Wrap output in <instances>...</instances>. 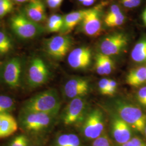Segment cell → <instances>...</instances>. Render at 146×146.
<instances>
[{
	"instance_id": "obj_38",
	"label": "cell",
	"mask_w": 146,
	"mask_h": 146,
	"mask_svg": "<svg viewBox=\"0 0 146 146\" xmlns=\"http://www.w3.org/2000/svg\"><path fill=\"white\" fill-rule=\"evenodd\" d=\"M13 1H14L18 3H24L27 2H29L31 0H13Z\"/></svg>"
},
{
	"instance_id": "obj_36",
	"label": "cell",
	"mask_w": 146,
	"mask_h": 146,
	"mask_svg": "<svg viewBox=\"0 0 146 146\" xmlns=\"http://www.w3.org/2000/svg\"><path fill=\"white\" fill-rule=\"evenodd\" d=\"M95 0H85L82 3V4L84 6H90L93 5Z\"/></svg>"
},
{
	"instance_id": "obj_23",
	"label": "cell",
	"mask_w": 146,
	"mask_h": 146,
	"mask_svg": "<svg viewBox=\"0 0 146 146\" xmlns=\"http://www.w3.org/2000/svg\"><path fill=\"white\" fill-rule=\"evenodd\" d=\"M14 108V100L7 95H0V114H9Z\"/></svg>"
},
{
	"instance_id": "obj_18",
	"label": "cell",
	"mask_w": 146,
	"mask_h": 146,
	"mask_svg": "<svg viewBox=\"0 0 146 146\" xmlns=\"http://www.w3.org/2000/svg\"><path fill=\"white\" fill-rule=\"evenodd\" d=\"M126 83L132 87H139L146 82V67L134 68L126 76Z\"/></svg>"
},
{
	"instance_id": "obj_1",
	"label": "cell",
	"mask_w": 146,
	"mask_h": 146,
	"mask_svg": "<svg viewBox=\"0 0 146 146\" xmlns=\"http://www.w3.org/2000/svg\"><path fill=\"white\" fill-rule=\"evenodd\" d=\"M110 111L119 116L133 131L144 134L146 116L142 110L131 102L122 99H115L109 103Z\"/></svg>"
},
{
	"instance_id": "obj_35",
	"label": "cell",
	"mask_w": 146,
	"mask_h": 146,
	"mask_svg": "<svg viewBox=\"0 0 146 146\" xmlns=\"http://www.w3.org/2000/svg\"><path fill=\"white\" fill-rule=\"evenodd\" d=\"M63 0H46L47 5L51 9H56L59 7Z\"/></svg>"
},
{
	"instance_id": "obj_31",
	"label": "cell",
	"mask_w": 146,
	"mask_h": 146,
	"mask_svg": "<svg viewBox=\"0 0 146 146\" xmlns=\"http://www.w3.org/2000/svg\"><path fill=\"white\" fill-rule=\"evenodd\" d=\"M110 79L104 78L100 80L98 84V87L100 93L104 95H107V91L108 88Z\"/></svg>"
},
{
	"instance_id": "obj_12",
	"label": "cell",
	"mask_w": 146,
	"mask_h": 146,
	"mask_svg": "<svg viewBox=\"0 0 146 146\" xmlns=\"http://www.w3.org/2000/svg\"><path fill=\"white\" fill-rule=\"evenodd\" d=\"M88 80L83 78H75L69 80L63 87L65 96L69 99L82 98L90 90Z\"/></svg>"
},
{
	"instance_id": "obj_10",
	"label": "cell",
	"mask_w": 146,
	"mask_h": 146,
	"mask_svg": "<svg viewBox=\"0 0 146 146\" xmlns=\"http://www.w3.org/2000/svg\"><path fill=\"white\" fill-rule=\"evenodd\" d=\"M110 113L111 133L115 142L119 145L128 142L133 137L132 128L115 113Z\"/></svg>"
},
{
	"instance_id": "obj_41",
	"label": "cell",
	"mask_w": 146,
	"mask_h": 146,
	"mask_svg": "<svg viewBox=\"0 0 146 146\" xmlns=\"http://www.w3.org/2000/svg\"><path fill=\"white\" fill-rule=\"evenodd\" d=\"M78 1L80 2H81V3H82L83 2H84V1H85V0H78Z\"/></svg>"
},
{
	"instance_id": "obj_22",
	"label": "cell",
	"mask_w": 146,
	"mask_h": 146,
	"mask_svg": "<svg viewBox=\"0 0 146 146\" xmlns=\"http://www.w3.org/2000/svg\"><path fill=\"white\" fill-rule=\"evenodd\" d=\"M63 16L58 14H54L47 21V28L50 33L60 32L62 28Z\"/></svg>"
},
{
	"instance_id": "obj_39",
	"label": "cell",
	"mask_w": 146,
	"mask_h": 146,
	"mask_svg": "<svg viewBox=\"0 0 146 146\" xmlns=\"http://www.w3.org/2000/svg\"><path fill=\"white\" fill-rule=\"evenodd\" d=\"M2 114H0V128L1 125V122H2Z\"/></svg>"
},
{
	"instance_id": "obj_27",
	"label": "cell",
	"mask_w": 146,
	"mask_h": 146,
	"mask_svg": "<svg viewBox=\"0 0 146 146\" xmlns=\"http://www.w3.org/2000/svg\"><path fill=\"white\" fill-rule=\"evenodd\" d=\"M92 146H113L111 141L106 134H102L94 140Z\"/></svg>"
},
{
	"instance_id": "obj_20",
	"label": "cell",
	"mask_w": 146,
	"mask_h": 146,
	"mask_svg": "<svg viewBox=\"0 0 146 146\" xmlns=\"http://www.w3.org/2000/svg\"><path fill=\"white\" fill-rule=\"evenodd\" d=\"M131 58L137 63L146 62V37H143L136 43L131 50Z\"/></svg>"
},
{
	"instance_id": "obj_24",
	"label": "cell",
	"mask_w": 146,
	"mask_h": 146,
	"mask_svg": "<svg viewBox=\"0 0 146 146\" xmlns=\"http://www.w3.org/2000/svg\"><path fill=\"white\" fill-rule=\"evenodd\" d=\"M12 42L11 38L3 31H0V54H5L12 49Z\"/></svg>"
},
{
	"instance_id": "obj_37",
	"label": "cell",
	"mask_w": 146,
	"mask_h": 146,
	"mask_svg": "<svg viewBox=\"0 0 146 146\" xmlns=\"http://www.w3.org/2000/svg\"><path fill=\"white\" fill-rule=\"evenodd\" d=\"M142 20L143 21V23L145 24V25L146 26V7L145 9V10L143 11V13H142Z\"/></svg>"
},
{
	"instance_id": "obj_26",
	"label": "cell",
	"mask_w": 146,
	"mask_h": 146,
	"mask_svg": "<svg viewBox=\"0 0 146 146\" xmlns=\"http://www.w3.org/2000/svg\"><path fill=\"white\" fill-rule=\"evenodd\" d=\"M13 9V0H0V19L10 13Z\"/></svg>"
},
{
	"instance_id": "obj_34",
	"label": "cell",
	"mask_w": 146,
	"mask_h": 146,
	"mask_svg": "<svg viewBox=\"0 0 146 146\" xmlns=\"http://www.w3.org/2000/svg\"><path fill=\"white\" fill-rule=\"evenodd\" d=\"M116 89H117V82L114 80L110 79L107 95H108V96L114 95L116 93Z\"/></svg>"
},
{
	"instance_id": "obj_19",
	"label": "cell",
	"mask_w": 146,
	"mask_h": 146,
	"mask_svg": "<svg viewBox=\"0 0 146 146\" xmlns=\"http://www.w3.org/2000/svg\"><path fill=\"white\" fill-rule=\"evenodd\" d=\"M18 125L15 118L9 114H3L0 128V138L9 136L17 130Z\"/></svg>"
},
{
	"instance_id": "obj_16",
	"label": "cell",
	"mask_w": 146,
	"mask_h": 146,
	"mask_svg": "<svg viewBox=\"0 0 146 146\" xmlns=\"http://www.w3.org/2000/svg\"><path fill=\"white\" fill-rule=\"evenodd\" d=\"M87 11L88 9L75 11L64 16L62 28L60 31L61 35H67L72 31L79 23L81 22Z\"/></svg>"
},
{
	"instance_id": "obj_25",
	"label": "cell",
	"mask_w": 146,
	"mask_h": 146,
	"mask_svg": "<svg viewBox=\"0 0 146 146\" xmlns=\"http://www.w3.org/2000/svg\"><path fill=\"white\" fill-rule=\"evenodd\" d=\"M125 19V16L122 12L120 14L110 19H104V24L106 26L110 28L120 26L123 24Z\"/></svg>"
},
{
	"instance_id": "obj_9",
	"label": "cell",
	"mask_w": 146,
	"mask_h": 146,
	"mask_svg": "<svg viewBox=\"0 0 146 146\" xmlns=\"http://www.w3.org/2000/svg\"><path fill=\"white\" fill-rule=\"evenodd\" d=\"M81 23L82 29L86 35L90 36L99 35L102 31L101 7L96 6L88 9Z\"/></svg>"
},
{
	"instance_id": "obj_6",
	"label": "cell",
	"mask_w": 146,
	"mask_h": 146,
	"mask_svg": "<svg viewBox=\"0 0 146 146\" xmlns=\"http://www.w3.org/2000/svg\"><path fill=\"white\" fill-rule=\"evenodd\" d=\"M88 104L84 97L73 99L63 113L62 121L65 125H73L81 122L87 115Z\"/></svg>"
},
{
	"instance_id": "obj_2",
	"label": "cell",
	"mask_w": 146,
	"mask_h": 146,
	"mask_svg": "<svg viewBox=\"0 0 146 146\" xmlns=\"http://www.w3.org/2000/svg\"><path fill=\"white\" fill-rule=\"evenodd\" d=\"M61 100L56 90L51 89L37 94L28 100L22 107V112H35L55 116L61 108Z\"/></svg>"
},
{
	"instance_id": "obj_30",
	"label": "cell",
	"mask_w": 146,
	"mask_h": 146,
	"mask_svg": "<svg viewBox=\"0 0 146 146\" xmlns=\"http://www.w3.org/2000/svg\"><path fill=\"white\" fill-rule=\"evenodd\" d=\"M137 102L144 107H146V86L140 89L136 94Z\"/></svg>"
},
{
	"instance_id": "obj_13",
	"label": "cell",
	"mask_w": 146,
	"mask_h": 146,
	"mask_svg": "<svg viewBox=\"0 0 146 146\" xmlns=\"http://www.w3.org/2000/svg\"><path fill=\"white\" fill-rule=\"evenodd\" d=\"M92 51L88 47L76 48L68 55V64L70 67L77 70L88 68L92 61Z\"/></svg>"
},
{
	"instance_id": "obj_29",
	"label": "cell",
	"mask_w": 146,
	"mask_h": 146,
	"mask_svg": "<svg viewBox=\"0 0 146 146\" xmlns=\"http://www.w3.org/2000/svg\"><path fill=\"white\" fill-rule=\"evenodd\" d=\"M119 146H146V143L138 136H134L128 142Z\"/></svg>"
},
{
	"instance_id": "obj_11",
	"label": "cell",
	"mask_w": 146,
	"mask_h": 146,
	"mask_svg": "<svg viewBox=\"0 0 146 146\" xmlns=\"http://www.w3.org/2000/svg\"><path fill=\"white\" fill-rule=\"evenodd\" d=\"M54 116L47 114L35 112H22L21 122L29 131H37L46 128Z\"/></svg>"
},
{
	"instance_id": "obj_15",
	"label": "cell",
	"mask_w": 146,
	"mask_h": 146,
	"mask_svg": "<svg viewBox=\"0 0 146 146\" xmlns=\"http://www.w3.org/2000/svg\"><path fill=\"white\" fill-rule=\"evenodd\" d=\"M24 14L37 23L44 22L47 18L46 7L41 0H31L25 8Z\"/></svg>"
},
{
	"instance_id": "obj_42",
	"label": "cell",
	"mask_w": 146,
	"mask_h": 146,
	"mask_svg": "<svg viewBox=\"0 0 146 146\" xmlns=\"http://www.w3.org/2000/svg\"></svg>"
},
{
	"instance_id": "obj_32",
	"label": "cell",
	"mask_w": 146,
	"mask_h": 146,
	"mask_svg": "<svg viewBox=\"0 0 146 146\" xmlns=\"http://www.w3.org/2000/svg\"><path fill=\"white\" fill-rule=\"evenodd\" d=\"M142 0H120L121 3L126 8L133 9L141 5Z\"/></svg>"
},
{
	"instance_id": "obj_5",
	"label": "cell",
	"mask_w": 146,
	"mask_h": 146,
	"mask_svg": "<svg viewBox=\"0 0 146 146\" xmlns=\"http://www.w3.org/2000/svg\"><path fill=\"white\" fill-rule=\"evenodd\" d=\"M129 38L125 33L116 32L104 37L100 42V52L108 55H119L128 44Z\"/></svg>"
},
{
	"instance_id": "obj_8",
	"label": "cell",
	"mask_w": 146,
	"mask_h": 146,
	"mask_svg": "<svg viewBox=\"0 0 146 146\" xmlns=\"http://www.w3.org/2000/svg\"><path fill=\"white\" fill-rule=\"evenodd\" d=\"M49 71L46 63L40 58L31 60L28 71V83L30 86L36 87L45 84L49 78Z\"/></svg>"
},
{
	"instance_id": "obj_14",
	"label": "cell",
	"mask_w": 146,
	"mask_h": 146,
	"mask_svg": "<svg viewBox=\"0 0 146 146\" xmlns=\"http://www.w3.org/2000/svg\"><path fill=\"white\" fill-rule=\"evenodd\" d=\"M22 71V63L19 58H13L5 64L3 79L5 84L11 88L19 86Z\"/></svg>"
},
{
	"instance_id": "obj_28",
	"label": "cell",
	"mask_w": 146,
	"mask_h": 146,
	"mask_svg": "<svg viewBox=\"0 0 146 146\" xmlns=\"http://www.w3.org/2000/svg\"><path fill=\"white\" fill-rule=\"evenodd\" d=\"M28 139L27 136L20 135L15 137L11 141L9 146H28Z\"/></svg>"
},
{
	"instance_id": "obj_33",
	"label": "cell",
	"mask_w": 146,
	"mask_h": 146,
	"mask_svg": "<svg viewBox=\"0 0 146 146\" xmlns=\"http://www.w3.org/2000/svg\"><path fill=\"white\" fill-rule=\"evenodd\" d=\"M122 11L121 10L120 7L117 5H113L110 7V10L107 12L104 19H109L110 17L117 15L121 13Z\"/></svg>"
},
{
	"instance_id": "obj_7",
	"label": "cell",
	"mask_w": 146,
	"mask_h": 146,
	"mask_svg": "<svg viewBox=\"0 0 146 146\" xmlns=\"http://www.w3.org/2000/svg\"><path fill=\"white\" fill-rule=\"evenodd\" d=\"M73 45L72 38L68 35H60L52 37L45 43L48 54L56 60H61L69 52Z\"/></svg>"
},
{
	"instance_id": "obj_3",
	"label": "cell",
	"mask_w": 146,
	"mask_h": 146,
	"mask_svg": "<svg viewBox=\"0 0 146 146\" xmlns=\"http://www.w3.org/2000/svg\"><path fill=\"white\" fill-rule=\"evenodd\" d=\"M10 26L16 35L23 40L32 39L44 31L39 23L31 21L24 13L13 16L10 20Z\"/></svg>"
},
{
	"instance_id": "obj_40",
	"label": "cell",
	"mask_w": 146,
	"mask_h": 146,
	"mask_svg": "<svg viewBox=\"0 0 146 146\" xmlns=\"http://www.w3.org/2000/svg\"><path fill=\"white\" fill-rule=\"evenodd\" d=\"M144 134H145V135L146 136V125H145V131H144Z\"/></svg>"
},
{
	"instance_id": "obj_4",
	"label": "cell",
	"mask_w": 146,
	"mask_h": 146,
	"mask_svg": "<svg viewBox=\"0 0 146 146\" xmlns=\"http://www.w3.org/2000/svg\"><path fill=\"white\" fill-rule=\"evenodd\" d=\"M104 128V116L99 109L88 111L82 121L81 131L84 137L95 140L103 134Z\"/></svg>"
},
{
	"instance_id": "obj_21",
	"label": "cell",
	"mask_w": 146,
	"mask_h": 146,
	"mask_svg": "<svg viewBox=\"0 0 146 146\" xmlns=\"http://www.w3.org/2000/svg\"><path fill=\"white\" fill-rule=\"evenodd\" d=\"M56 146H81V142L76 134H64L58 137Z\"/></svg>"
},
{
	"instance_id": "obj_17",
	"label": "cell",
	"mask_w": 146,
	"mask_h": 146,
	"mask_svg": "<svg viewBox=\"0 0 146 146\" xmlns=\"http://www.w3.org/2000/svg\"><path fill=\"white\" fill-rule=\"evenodd\" d=\"M95 69L100 75H109L115 68V64L110 56L99 52L95 56Z\"/></svg>"
}]
</instances>
